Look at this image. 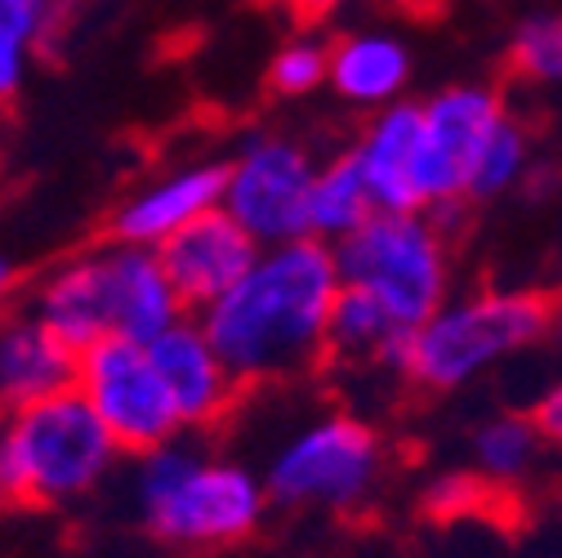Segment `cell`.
<instances>
[{
	"label": "cell",
	"mask_w": 562,
	"mask_h": 558,
	"mask_svg": "<svg viewBox=\"0 0 562 558\" xmlns=\"http://www.w3.org/2000/svg\"><path fill=\"white\" fill-rule=\"evenodd\" d=\"M14 295H19V264L0 255V309H5Z\"/></svg>",
	"instance_id": "obj_27"
},
{
	"label": "cell",
	"mask_w": 562,
	"mask_h": 558,
	"mask_svg": "<svg viewBox=\"0 0 562 558\" xmlns=\"http://www.w3.org/2000/svg\"><path fill=\"white\" fill-rule=\"evenodd\" d=\"M384 469L380 434L358 415H322L268 460L263 492L277 505H358Z\"/></svg>",
	"instance_id": "obj_6"
},
{
	"label": "cell",
	"mask_w": 562,
	"mask_h": 558,
	"mask_svg": "<svg viewBox=\"0 0 562 558\" xmlns=\"http://www.w3.org/2000/svg\"><path fill=\"white\" fill-rule=\"evenodd\" d=\"M144 348L175 402L183 434H210L228 421V411L237 406V393L246 384L224 367V358L215 354V344L205 339V331L192 313L179 317L157 339H148Z\"/></svg>",
	"instance_id": "obj_10"
},
{
	"label": "cell",
	"mask_w": 562,
	"mask_h": 558,
	"mask_svg": "<svg viewBox=\"0 0 562 558\" xmlns=\"http://www.w3.org/2000/svg\"><path fill=\"white\" fill-rule=\"evenodd\" d=\"M63 5H67V0H63Z\"/></svg>",
	"instance_id": "obj_33"
},
{
	"label": "cell",
	"mask_w": 562,
	"mask_h": 558,
	"mask_svg": "<svg viewBox=\"0 0 562 558\" xmlns=\"http://www.w3.org/2000/svg\"><path fill=\"white\" fill-rule=\"evenodd\" d=\"M330 255L339 282L367 291L402 331L451 295V237L429 211H375Z\"/></svg>",
	"instance_id": "obj_5"
},
{
	"label": "cell",
	"mask_w": 562,
	"mask_h": 558,
	"mask_svg": "<svg viewBox=\"0 0 562 558\" xmlns=\"http://www.w3.org/2000/svg\"><path fill=\"white\" fill-rule=\"evenodd\" d=\"M509 116L501 90L464 81L447 86L434 99L419 103V134H415V161L411 183L419 211H447L464 205V179L477 157V148Z\"/></svg>",
	"instance_id": "obj_9"
},
{
	"label": "cell",
	"mask_w": 562,
	"mask_h": 558,
	"mask_svg": "<svg viewBox=\"0 0 562 558\" xmlns=\"http://www.w3.org/2000/svg\"><path fill=\"white\" fill-rule=\"evenodd\" d=\"M339 291L335 255L317 237L259 246L250 268L201 313L215 354L241 384L281 380L326 358V313Z\"/></svg>",
	"instance_id": "obj_1"
},
{
	"label": "cell",
	"mask_w": 562,
	"mask_h": 558,
	"mask_svg": "<svg viewBox=\"0 0 562 558\" xmlns=\"http://www.w3.org/2000/svg\"><path fill=\"white\" fill-rule=\"evenodd\" d=\"M103 421L121 456H144L183 434L175 402L148 358L144 344L108 335L77 354V384H72Z\"/></svg>",
	"instance_id": "obj_8"
},
{
	"label": "cell",
	"mask_w": 562,
	"mask_h": 558,
	"mask_svg": "<svg viewBox=\"0 0 562 558\" xmlns=\"http://www.w3.org/2000/svg\"><path fill=\"white\" fill-rule=\"evenodd\" d=\"M367 215H375V205H371V192L362 183L358 161L348 153H339L330 161H317V175H313V188H308V237L335 246Z\"/></svg>",
	"instance_id": "obj_19"
},
{
	"label": "cell",
	"mask_w": 562,
	"mask_h": 558,
	"mask_svg": "<svg viewBox=\"0 0 562 558\" xmlns=\"http://www.w3.org/2000/svg\"><path fill=\"white\" fill-rule=\"evenodd\" d=\"M5 415H10V406H5V402H0V434H5Z\"/></svg>",
	"instance_id": "obj_31"
},
{
	"label": "cell",
	"mask_w": 562,
	"mask_h": 558,
	"mask_svg": "<svg viewBox=\"0 0 562 558\" xmlns=\"http://www.w3.org/2000/svg\"><path fill=\"white\" fill-rule=\"evenodd\" d=\"M540 447H544V438H540L531 415H522V411L491 415L486 425L473 429V443H469L473 473L486 482H518L536 469Z\"/></svg>",
	"instance_id": "obj_21"
},
{
	"label": "cell",
	"mask_w": 562,
	"mask_h": 558,
	"mask_svg": "<svg viewBox=\"0 0 562 558\" xmlns=\"http://www.w3.org/2000/svg\"><path fill=\"white\" fill-rule=\"evenodd\" d=\"M116 456L94 406L77 389H63L10 406L0 434V487L10 505H72L99 492Z\"/></svg>",
	"instance_id": "obj_4"
},
{
	"label": "cell",
	"mask_w": 562,
	"mask_h": 558,
	"mask_svg": "<svg viewBox=\"0 0 562 558\" xmlns=\"http://www.w3.org/2000/svg\"><path fill=\"white\" fill-rule=\"evenodd\" d=\"M27 313L49 335H58L72 354L108 339L112 335V295H108V255H103V246L77 250L63 264H54L36 282Z\"/></svg>",
	"instance_id": "obj_13"
},
{
	"label": "cell",
	"mask_w": 562,
	"mask_h": 558,
	"mask_svg": "<svg viewBox=\"0 0 562 558\" xmlns=\"http://www.w3.org/2000/svg\"><path fill=\"white\" fill-rule=\"evenodd\" d=\"M531 421H536V429H540V438H544V443L562 447V380H558V384L536 402Z\"/></svg>",
	"instance_id": "obj_26"
},
{
	"label": "cell",
	"mask_w": 562,
	"mask_h": 558,
	"mask_svg": "<svg viewBox=\"0 0 562 558\" xmlns=\"http://www.w3.org/2000/svg\"><path fill=\"white\" fill-rule=\"evenodd\" d=\"M0 166H5V112H0Z\"/></svg>",
	"instance_id": "obj_30"
},
{
	"label": "cell",
	"mask_w": 562,
	"mask_h": 558,
	"mask_svg": "<svg viewBox=\"0 0 562 558\" xmlns=\"http://www.w3.org/2000/svg\"><path fill=\"white\" fill-rule=\"evenodd\" d=\"M77 384V354L32 313L0 322V402L27 406Z\"/></svg>",
	"instance_id": "obj_16"
},
{
	"label": "cell",
	"mask_w": 562,
	"mask_h": 558,
	"mask_svg": "<svg viewBox=\"0 0 562 558\" xmlns=\"http://www.w3.org/2000/svg\"><path fill=\"white\" fill-rule=\"evenodd\" d=\"M411 81V49L389 32H348L326 45V86L353 108H389Z\"/></svg>",
	"instance_id": "obj_17"
},
{
	"label": "cell",
	"mask_w": 562,
	"mask_h": 558,
	"mask_svg": "<svg viewBox=\"0 0 562 558\" xmlns=\"http://www.w3.org/2000/svg\"><path fill=\"white\" fill-rule=\"evenodd\" d=\"M549 335L562 339V300H553V317H549Z\"/></svg>",
	"instance_id": "obj_29"
},
{
	"label": "cell",
	"mask_w": 562,
	"mask_h": 558,
	"mask_svg": "<svg viewBox=\"0 0 562 558\" xmlns=\"http://www.w3.org/2000/svg\"><path fill=\"white\" fill-rule=\"evenodd\" d=\"M201 434H179L134 456V496L148 532L179 549H215L246 540L268 510L263 478L237 460L210 456Z\"/></svg>",
	"instance_id": "obj_3"
},
{
	"label": "cell",
	"mask_w": 562,
	"mask_h": 558,
	"mask_svg": "<svg viewBox=\"0 0 562 558\" xmlns=\"http://www.w3.org/2000/svg\"><path fill=\"white\" fill-rule=\"evenodd\" d=\"M224 188V161H188L175 170H161L144 188L116 201L108 215V242L125 246H161L170 233L192 224L196 215L215 211Z\"/></svg>",
	"instance_id": "obj_12"
},
{
	"label": "cell",
	"mask_w": 562,
	"mask_h": 558,
	"mask_svg": "<svg viewBox=\"0 0 562 558\" xmlns=\"http://www.w3.org/2000/svg\"><path fill=\"white\" fill-rule=\"evenodd\" d=\"M108 255V295H112V335L148 344L161 331H170L179 317H188L179 291L157 259L153 246H125L103 242Z\"/></svg>",
	"instance_id": "obj_14"
},
{
	"label": "cell",
	"mask_w": 562,
	"mask_h": 558,
	"mask_svg": "<svg viewBox=\"0 0 562 558\" xmlns=\"http://www.w3.org/2000/svg\"><path fill=\"white\" fill-rule=\"evenodd\" d=\"M63 19V0H0V112L27 90L32 63L49 45Z\"/></svg>",
	"instance_id": "obj_18"
},
{
	"label": "cell",
	"mask_w": 562,
	"mask_h": 558,
	"mask_svg": "<svg viewBox=\"0 0 562 558\" xmlns=\"http://www.w3.org/2000/svg\"><path fill=\"white\" fill-rule=\"evenodd\" d=\"M317 86H326V45L313 36L286 41L268 63V90L281 99H304Z\"/></svg>",
	"instance_id": "obj_24"
},
{
	"label": "cell",
	"mask_w": 562,
	"mask_h": 558,
	"mask_svg": "<svg viewBox=\"0 0 562 558\" xmlns=\"http://www.w3.org/2000/svg\"><path fill=\"white\" fill-rule=\"evenodd\" d=\"M153 250L188 313H201L205 304H215L259 255L250 233H241L220 205L196 215L192 224H183L179 233H170Z\"/></svg>",
	"instance_id": "obj_11"
},
{
	"label": "cell",
	"mask_w": 562,
	"mask_h": 558,
	"mask_svg": "<svg viewBox=\"0 0 562 558\" xmlns=\"http://www.w3.org/2000/svg\"><path fill=\"white\" fill-rule=\"evenodd\" d=\"M549 317L553 295L531 287H486L456 300L447 295L415 331H402L384 348L380 367L434 393L464 389L505 358L540 344L549 335Z\"/></svg>",
	"instance_id": "obj_2"
},
{
	"label": "cell",
	"mask_w": 562,
	"mask_h": 558,
	"mask_svg": "<svg viewBox=\"0 0 562 558\" xmlns=\"http://www.w3.org/2000/svg\"><path fill=\"white\" fill-rule=\"evenodd\" d=\"M415 134H419V103L397 99L389 108H375L362 138L348 148V157L362 170L375 211H419L415 183H411Z\"/></svg>",
	"instance_id": "obj_15"
},
{
	"label": "cell",
	"mask_w": 562,
	"mask_h": 558,
	"mask_svg": "<svg viewBox=\"0 0 562 558\" xmlns=\"http://www.w3.org/2000/svg\"><path fill=\"white\" fill-rule=\"evenodd\" d=\"M291 5L304 14V19H322V14H330V10H339L344 0H291Z\"/></svg>",
	"instance_id": "obj_28"
},
{
	"label": "cell",
	"mask_w": 562,
	"mask_h": 558,
	"mask_svg": "<svg viewBox=\"0 0 562 558\" xmlns=\"http://www.w3.org/2000/svg\"><path fill=\"white\" fill-rule=\"evenodd\" d=\"M477 473H447V478H438L434 487H429V510L434 514H460L469 501H477Z\"/></svg>",
	"instance_id": "obj_25"
},
{
	"label": "cell",
	"mask_w": 562,
	"mask_h": 558,
	"mask_svg": "<svg viewBox=\"0 0 562 558\" xmlns=\"http://www.w3.org/2000/svg\"><path fill=\"white\" fill-rule=\"evenodd\" d=\"M531 175V138L527 130L505 116L491 138L477 148L473 166H469V179H464V201H491V197H505L514 192L522 179Z\"/></svg>",
	"instance_id": "obj_22"
},
{
	"label": "cell",
	"mask_w": 562,
	"mask_h": 558,
	"mask_svg": "<svg viewBox=\"0 0 562 558\" xmlns=\"http://www.w3.org/2000/svg\"><path fill=\"white\" fill-rule=\"evenodd\" d=\"M402 335V326H393V317L358 287H344L330 300L326 313V354L344 358V362H380L384 348Z\"/></svg>",
	"instance_id": "obj_20"
},
{
	"label": "cell",
	"mask_w": 562,
	"mask_h": 558,
	"mask_svg": "<svg viewBox=\"0 0 562 558\" xmlns=\"http://www.w3.org/2000/svg\"><path fill=\"white\" fill-rule=\"evenodd\" d=\"M317 157L286 134H255L224 161L220 211L250 233L255 246L308 237V188Z\"/></svg>",
	"instance_id": "obj_7"
},
{
	"label": "cell",
	"mask_w": 562,
	"mask_h": 558,
	"mask_svg": "<svg viewBox=\"0 0 562 558\" xmlns=\"http://www.w3.org/2000/svg\"><path fill=\"white\" fill-rule=\"evenodd\" d=\"M509 67H514L522 81L562 86V10L531 14V19H522L514 27Z\"/></svg>",
	"instance_id": "obj_23"
},
{
	"label": "cell",
	"mask_w": 562,
	"mask_h": 558,
	"mask_svg": "<svg viewBox=\"0 0 562 558\" xmlns=\"http://www.w3.org/2000/svg\"><path fill=\"white\" fill-rule=\"evenodd\" d=\"M0 505H10V496H5V487H0Z\"/></svg>",
	"instance_id": "obj_32"
}]
</instances>
